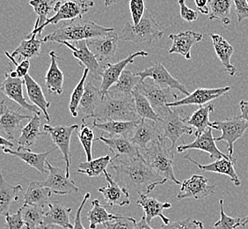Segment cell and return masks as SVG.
I'll return each mask as SVG.
<instances>
[{"label": "cell", "mask_w": 248, "mask_h": 229, "mask_svg": "<svg viewBox=\"0 0 248 229\" xmlns=\"http://www.w3.org/2000/svg\"><path fill=\"white\" fill-rule=\"evenodd\" d=\"M111 166L116 173V180L124 182L127 189L137 192L139 196L147 195L167 181L149 166L142 154L127 160L113 157Z\"/></svg>", "instance_id": "1"}, {"label": "cell", "mask_w": 248, "mask_h": 229, "mask_svg": "<svg viewBox=\"0 0 248 229\" xmlns=\"http://www.w3.org/2000/svg\"><path fill=\"white\" fill-rule=\"evenodd\" d=\"M114 31L115 29L113 28H105L93 21L83 20L82 19L78 20L75 19L71 23L62 26L53 33L44 36L43 42L58 43L61 42L75 43L104 36Z\"/></svg>", "instance_id": "2"}, {"label": "cell", "mask_w": 248, "mask_h": 229, "mask_svg": "<svg viewBox=\"0 0 248 229\" xmlns=\"http://www.w3.org/2000/svg\"><path fill=\"white\" fill-rule=\"evenodd\" d=\"M93 118L99 122L139 120L133 96L114 95L108 92L97 107Z\"/></svg>", "instance_id": "3"}, {"label": "cell", "mask_w": 248, "mask_h": 229, "mask_svg": "<svg viewBox=\"0 0 248 229\" xmlns=\"http://www.w3.org/2000/svg\"><path fill=\"white\" fill-rule=\"evenodd\" d=\"M141 153L149 166L158 175L166 178L167 181L182 185V182L177 180L173 171L174 153L172 149L167 147L165 139L153 142L145 150L141 151Z\"/></svg>", "instance_id": "4"}, {"label": "cell", "mask_w": 248, "mask_h": 229, "mask_svg": "<svg viewBox=\"0 0 248 229\" xmlns=\"http://www.w3.org/2000/svg\"><path fill=\"white\" fill-rule=\"evenodd\" d=\"M94 6V2L93 0H62L58 1L56 4L54 11L56 15L51 18L47 19V21L38 29H33L27 38H30L33 35H41L43 29L49 25L58 24L60 21L64 20H75L76 19H82L92 7Z\"/></svg>", "instance_id": "5"}, {"label": "cell", "mask_w": 248, "mask_h": 229, "mask_svg": "<svg viewBox=\"0 0 248 229\" xmlns=\"http://www.w3.org/2000/svg\"><path fill=\"white\" fill-rule=\"evenodd\" d=\"M164 31L153 19L152 14L146 10L143 19L138 26L127 22L122 30L121 37L125 41L136 43L153 44L162 38Z\"/></svg>", "instance_id": "6"}, {"label": "cell", "mask_w": 248, "mask_h": 229, "mask_svg": "<svg viewBox=\"0 0 248 229\" xmlns=\"http://www.w3.org/2000/svg\"><path fill=\"white\" fill-rule=\"evenodd\" d=\"M136 88L148 99L159 118H164L169 114L171 108H168L167 105L172 102L170 101V97L178 99V96L171 88L163 87L152 79H146L140 82Z\"/></svg>", "instance_id": "7"}, {"label": "cell", "mask_w": 248, "mask_h": 229, "mask_svg": "<svg viewBox=\"0 0 248 229\" xmlns=\"http://www.w3.org/2000/svg\"><path fill=\"white\" fill-rule=\"evenodd\" d=\"M172 110L169 112L166 117L160 118L157 121V124L158 129L162 136V139H169L172 142L171 149H173L177 141L183 135H192L194 133L193 127L186 124V119L182 118L180 115L179 110Z\"/></svg>", "instance_id": "8"}, {"label": "cell", "mask_w": 248, "mask_h": 229, "mask_svg": "<svg viewBox=\"0 0 248 229\" xmlns=\"http://www.w3.org/2000/svg\"><path fill=\"white\" fill-rule=\"evenodd\" d=\"M78 128V124H72L70 126L65 125H57L51 126L50 124H45L43 126V132L49 135L52 139L53 142L57 145V147L62 153V157L65 163V170L67 177L71 178V164L72 156L70 152V145L72 139V133Z\"/></svg>", "instance_id": "9"}, {"label": "cell", "mask_w": 248, "mask_h": 229, "mask_svg": "<svg viewBox=\"0 0 248 229\" xmlns=\"http://www.w3.org/2000/svg\"><path fill=\"white\" fill-rule=\"evenodd\" d=\"M216 125V130L222 131V136L216 138V142L225 141L228 144V153L230 157H233L234 144L243 137L245 131L248 128V123L242 119L240 116H234L232 118L224 121L213 122Z\"/></svg>", "instance_id": "10"}, {"label": "cell", "mask_w": 248, "mask_h": 229, "mask_svg": "<svg viewBox=\"0 0 248 229\" xmlns=\"http://www.w3.org/2000/svg\"><path fill=\"white\" fill-rule=\"evenodd\" d=\"M215 193V185H210L207 177L200 175H194L189 179H186L182 182L181 190L177 195V198H194L196 200H200L209 196H214Z\"/></svg>", "instance_id": "11"}, {"label": "cell", "mask_w": 248, "mask_h": 229, "mask_svg": "<svg viewBox=\"0 0 248 229\" xmlns=\"http://www.w3.org/2000/svg\"><path fill=\"white\" fill-rule=\"evenodd\" d=\"M48 169V176L45 181H42L43 185L48 188L56 195H69L74 192H78V188L75 182L67 177L66 170L55 167L46 162Z\"/></svg>", "instance_id": "12"}, {"label": "cell", "mask_w": 248, "mask_h": 229, "mask_svg": "<svg viewBox=\"0 0 248 229\" xmlns=\"http://www.w3.org/2000/svg\"><path fill=\"white\" fill-rule=\"evenodd\" d=\"M59 44H62L72 50L73 56L78 59L79 64L86 69L89 70V75L93 79L101 80V72L103 67L100 66L95 56L88 48L86 41H80L75 43L61 42Z\"/></svg>", "instance_id": "13"}, {"label": "cell", "mask_w": 248, "mask_h": 229, "mask_svg": "<svg viewBox=\"0 0 248 229\" xmlns=\"http://www.w3.org/2000/svg\"><path fill=\"white\" fill-rule=\"evenodd\" d=\"M138 57H148V52L146 51H138L130 54L129 57L124 58L115 64H107L102 68L101 72V84L100 90L102 96H105L109 90L110 87L114 86L119 81L120 77L125 71V67L134 62V59Z\"/></svg>", "instance_id": "14"}, {"label": "cell", "mask_w": 248, "mask_h": 229, "mask_svg": "<svg viewBox=\"0 0 248 229\" xmlns=\"http://www.w3.org/2000/svg\"><path fill=\"white\" fill-rule=\"evenodd\" d=\"M5 81L1 86V92L5 94L9 99L16 102L20 108L29 110L30 112H33V114L41 115L43 112L38 107L29 103V101L26 100L24 97V94H23L24 79L12 77L10 75L9 72H5Z\"/></svg>", "instance_id": "15"}, {"label": "cell", "mask_w": 248, "mask_h": 229, "mask_svg": "<svg viewBox=\"0 0 248 229\" xmlns=\"http://www.w3.org/2000/svg\"><path fill=\"white\" fill-rule=\"evenodd\" d=\"M136 74L142 79V82L146 79H152L163 87H169L172 90L176 89L186 96L190 95L185 86L174 77H172L170 72L167 71V68L160 63L156 62L153 66L146 68Z\"/></svg>", "instance_id": "16"}, {"label": "cell", "mask_w": 248, "mask_h": 229, "mask_svg": "<svg viewBox=\"0 0 248 229\" xmlns=\"http://www.w3.org/2000/svg\"><path fill=\"white\" fill-rule=\"evenodd\" d=\"M0 112V131L2 136L7 139H15L16 134L21 128L22 121L32 118L28 114H21L18 110L7 107L4 100L1 101Z\"/></svg>", "instance_id": "17"}, {"label": "cell", "mask_w": 248, "mask_h": 229, "mask_svg": "<svg viewBox=\"0 0 248 229\" xmlns=\"http://www.w3.org/2000/svg\"><path fill=\"white\" fill-rule=\"evenodd\" d=\"M231 86L219 87V88H202L199 87L194 91L189 96H186L182 100H175L173 102L168 103V108H179L182 106L204 105L211 100H216L221 96L226 95L230 90Z\"/></svg>", "instance_id": "18"}, {"label": "cell", "mask_w": 248, "mask_h": 229, "mask_svg": "<svg viewBox=\"0 0 248 229\" xmlns=\"http://www.w3.org/2000/svg\"><path fill=\"white\" fill-rule=\"evenodd\" d=\"M86 43L97 60L99 62H104L115 57L118 48L119 36L114 31L104 36L89 39L86 41Z\"/></svg>", "instance_id": "19"}, {"label": "cell", "mask_w": 248, "mask_h": 229, "mask_svg": "<svg viewBox=\"0 0 248 229\" xmlns=\"http://www.w3.org/2000/svg\"><path fill=\"white\" fill-rule=\"evenodd\" d=\"M187 150H199L210 154V159L220 160L222 158H227L226 155L222 153L216 145L215 138L212 134V128L207 129L205 132L202 134L199 137H196L195 141L189 144L183 143L177 147L178 153H183Z\"/></svg>", "instance_id": "20"}, {"label": "cell", "mask_w": 248, "mask_h": 229, "mask_svg": "<svg viewBox=\"0 0 248 229\" xmlns=\"http://www.w3.org/2000/svg\"><path fill=\"white\" fill-rule=\"evenodd\" d=\"M184 159L195 164L202 171L212 172V173L227 176L231 178L235 186L239 187L241 185V181L239 180V176L237 175L235 170V165H236L235 158L230 157V156L227 158H222L220 160H216L214 163H210L207 165H202L197 163L194 159L191 158L189 154H186Z\"/></svg>", "instance_id": "21"}, {"label": "cell", "mask_w": 248, "mask_h": 229, "mask_svg": "<svg viewBox=\"0 0 248 229\" xmlns=\"http://www.w3.org/2000/svg\"><path fill=\"white\" fill-rule=\"evenodd\" d=\"M104 177L108 181V186L102 187L98 190V192L104 197V200L109 207H123L130 204L129 193L127 188L120 186L113 180L109 173L105 171Z\"/></svg>", "instance_id": "22"}, {"label": "cell", "mask_w": 248, "mask_h": 229, "mask_svg": "<svg viewBox=\"0 0 248 229\" xmlns=\"http://www.w3.org/2000/svg\"><path fill=\"white\" fill-rule=\"evenodd\" d=\"M161 139L162 136L160 131L155 122L148 119H141V122L134 131L130 140L140 149V151H143L148 147V145Z\"/></svg>", "instance_id": "23"}, {"label": "cell", "mask_w": 248, "mask_h": 229, "mask_svg": "<svg viewBox=\"0 0 248 229\" xmlns=\"http://www.w3.org/2000/svg\"><path fill=\"white\" fill-rule=\"evenodd\" d=\"M102 141L106 144L111 153H115V158H135L141 155V151L137 146H135L130 139L125 136L116 137H104L101 135L100 138L95 139V141Z\"/></svg>", "instance_id": "24"}, {"label": "cell", "mask_w": 248, "mask_h": 229, "mask_svg": "<svg viewBox=\"0 0 248 229\" xmlns=\"http://www.w3.org/2000/svg\"><path fill=\"white\" fill-rule=\"evenodd\" d=\"M203 35L191 30L179 33H172L169 38L172 41V47L169 49V54H180L186 59L191 58V49L196 43L202 40Z\"/></svg>", "instance_id": "25"}, {"label": "cell", "mask_w": 248, "mask_h": 229, "mask_svg": "<svg viewBox=\"0 0 248 229\" xmlns=\"http://www.w3.org/2000/svg\"><path fill=\"white\" fill-rule=\"evenodd\" d=\"M48 206V212L44 215L43 225L45 228L49 229L54 226H58L63 229H73V225L70 221L72 208L66 207L59 201L49 203Z\"/></svg>", "instance_id": "26"}, {"label": "cell", "mask_w": 248, "mask_h": 229, "mask_svg": "<svg viewBox=\"0 0 248 229\" xmlns=\"http://www.w3.org/2000/svg\"><path fill=\"white\" fill-rule=\"evenodd\" d=\"M56 149L57 147L53 148L48 152L40 153H33L30 151V149H21L19 147L16 151H14L10 148H3V151L6 154H10L15 157L19 158V160L27 163L29 167H33L41 174H46L47 173V170H46L47 158Z\"/></svg>", "instance_id": "27"}, {"label": "cell", "mask_w": 248, "mask_h": 229, "mask_svg": "<svg viewBox=\"0 0 248 229\" xmlns=\"http://www.w3.org/2000/svg\"><path fill=\"white\" fill-rule=\"evenodd\" d=\"M137 205L143 208L144 211V215L146 217L147 222L150 224V222L153 220V219L158 217L162 220L164 224H169L170 220L166 217L163 211L166 209H170L172 208V204L169 202H165L161 203L160 201L157 200L154 197H151L148 195H140L139 199L137 200Z\"/></svg>", "instance_id": "28"}, {"label": "cell", "mask_w": 248, "mask_h": 229, "mask_svg": "<svg viewBox=\"0 0 248 229\" xmlns=\"http://www.w3.org/2000/svg\"><path fill=\"white\" fill-rule=\"evenodd\" d=\"M214 111V105L208 104L206 106H201L198 110H196L193 114L185 117L186 124L191 127L196 128L195 135L196 137H199L203 132H205L207 129L212 128L216 130V125L214 123L210 121V114Z\"/></svg>", "instance_id": "29"}, {"label": "cell", "mask_w": 248, "mask_h": 229, "mask_svg": "<svg viewBox=\"0 0 248 229\" xmlns=\"http://www.w3.org/2000/svg\"><path fill=\"white\" fill-rule=\"evenodd\" d=\"M212 43L214 46L216 54L218 57L220 62L226 69L231 76H235L237 68L231 62V58L234 53V49L225 39L217 33H210Z\"/></svg>", "instance_id": "30"}, {"label": "cell", "mask_w": 248, "mask_h": 229, "mask_svg": "<svg viewBox=\"0 0 248 229\" xmlns=\"http://www.w3.org/2000/svg\"><path fill=\"white\" fill-rule=\"evenodd\" d=\"M141 122V119L136 121H104L99 122L94 119L93 127L101 130L109 134V137L125 136L128 137L129 134L133 133L136 127Z\"/></svg>", "instance_id": "31"}, {"label": "cell", "mask_w": 248, "mask_h": 229, "mask_svg": "<svg viewBox=\"0 0 248 229\" xmlns=\"http://www.w3.org/2000/svg\"><path fill=\"white\" fill-rule=\"evenodd\" d=\"M50 65L45 76V84L49 93L60 96L62 95L64 76L58 66V56L54 50L49 52Z\"/></svg>", "instance_id": "32"}, {"label": "cell", "mask_w": 248, "mask_h": 229, "mask_svg": "<svg viewBox=\"0 0 248 229\" xmlns=\"http://www.w3.org/2000/svg\"><path fill=\"white\" fill-rule=\"evenodd\" d=\"M24 81L29 100L33 103V105L38 107L41 111L43 112V114H44V117L49 123L51 120L49 114H48V109L50 108V102L46 100L44 94H43V88L29 74L25 77Z\"/></svg>", "instance_id": "33"}, {"label": "cell", "mask_w": 248, "mask_h": 229, "mask_svg": "<svg viewBox=\"0 0 248 229\" xmlns=\"http://www.w3.org/2000/svg\"><path fill=\"white\" fill-rule=\"evenodd\" d=\"M102 94L100 88H97L92 82H87L85 88V94L82 98L79 110L85 114L84 119L89 117H93L97 107L102 100Z\"/></svg>", "instance_id": "34"}, {"label": "cell", "mask_w": 248, "mask_h": 229, "mask_svg": "<svg viewBox=\"0 0 248 229\" xmlns=\"http://www.w3.org/2000/svg\"><path fill=\"white\" fill-rule=\"evenodd\" d=\"M53 195L52 191L44 186L42 181H32L24 194V204L45 207Z\"/></svg>", "instance_id": "35"}, {"label": "cell", "mask_w": 248, "mask_h": 229, "mask_svg": "<svg viewBox=\"0 0 248 229\" xmlns=\"http://www.w3.org/2000/svg\"><path fill=\"white\" fill-rule=\"evenodd\" d=\"M41 117L39 114H34L29 120V124L21 129V135L18 140L19 148L31 149L34 146L39 136L45 134L41 131Z\"/></svg>", "instance_id": "36"}, {"label": "cell", "mask_w": 248, "mask_h": 229, "mask_svg": "<svg viewBox=\"0 0 248 229\" xmlns=\"http://www.w3.org/2000/svg\"><path fill=\"white\" fill-rule=\"evenodd\" d=\"M23 190L22 186L12 185L5 181L2 175L0 174V213L7 215L9 213V208L14 202H18L19 196L18 193Z\"/></svg>", "instance_id": "37"}, {"label": "cell", "mask_w": 248, "mask_h": 229, "mask_svg": "<svg viewBox=\"0 0 248 229\" xmlns=\"http://www.w3.org/2000/svg\"><path fill=\"white\" fill-rule=\"evenodd\" d=\"M142 82V79L134 74L130 70H125L120 77L119 81L115 83L114 86L110 87L108 91L110 94L121 95V96H132L135 88L139 86V83Z\"/></svg>", "instance_id": "38"}, {"label": "cell", "mask_w": 248, "mask_h": 229, "mask_svg": "<svg viewBox=\"0 0 248 229\" xmlns=\"http://www.w3.org/2000/svg\"><path fill=\"white\" fill-rule=\"evenodd\" d=\"M113 158L109 154L102 157L93 159L91 162H86L79 164L78 172L84 174L88 177H101L107 171V167L111 164Z\"/></svg>", "instance_id": "39"}, {"label": "cell", "mask_w": 248, "mask_h": 229, "mask_svg": "<svg viewBox=\"0 0 248 229\" xmlns=\"http://www.w3.org/2000/svg\"><path fill=\"white\" fill-rule=\"evenodd\" d=\"M43 43V39H38L37 35H33L30 38L22 40L18 48L11 55L15 58L19 57V60H29L30 58L38 57Z\"/></svg>", "instance_id": "40"}, {"label": "cell", "mask_w": 248, "mask_h": 229, "mask_svg": "<svg viewBox=\"0 0 248 229\" xmlns=\"http://www.w3.org/2000/svg\"><path fill=\"white\" fill-rule=\"evenodd\" d=\"M121 215L113 214L108 213L104 205L100 201L94 199L92 201V209L87 213V220L89 221V229H96L97 226L104 224L108 221L117 220Z\"/></svg>", "instance_id": "41"}, {"label": "cell", "mask_w": 248, "mask_h": 229, "mask_svg": "<svg viewBox=\"0 0 248 229\" xmlns=\"http://www.w3.org/2000/svg\"><path fill=\"white\" fill-rule=\"evenodd\" d=\"M232 2V0H210L209 19H218L224 26H229Z\"/></svg>", "instance_id": "42"}, {"label": "cell", "mask_w": 248, "mask_h": 229, "mask_svg": "<svg viewBox=\"0 0 248 229\" xmlns=\"http://www.w3.org/2000/svg\"><path fill=\"white\" fill-rule=\"evenodd\" d=\"M21 209V214L24 220L26 229H34L44 227V208L37 205L24 204Z\"/></svg>", "instance_id": "43"}, {"label": "cell", "mask_w": 248, "mask_h": 229, "mask_svg": "<svg viewBox=\"0 0 248 229\" xmlns=\"http://www.w3.org/2000/svg\"><path fill=\"white\" fill-rule=\"evenodd\" d=\"M135 100V109L138 114L139 119H148L157 123L160 119L158 114L153 110V106L151 105L148 99L140 93L137 88L132 93Z\"/></svg>", "instance_id": "44"}, {"label": "cell", "mask_w": 248, "mask_h": 229, "mask_svg": "<svg viewBox=\"0 0 248 229\" xmlns=\"http://www.w3.org/2000/svg\"><path fill=\"white\" fill-rule=\"evenodd\" d=\"M89 70L85 69L81 80L78 83L75 89L73 90L72 94V97L69 103V110L73 117H77L78 114V109L81 102L82 98L85 94V88H86V82L87 77L89 75Z\"/></svg>", "instance_id": "45"}, {"label": "cell", "mask_w": 248, "mask_h": 229, "mask_svg": "<svg viewBox=\"0 0 248 229\" xmlns=\"http://www.w3.org/2000/svg\"><path fill=\"white\" fill-rule=\"evenodd\" d=\"M78 137L81 143L82 147L86 153V162H91L93 160V143L95 141L93 131L88 127L86 124L85 119H82L81 127L78 132Z\"/></svg>", "instance_id": "46"}, {"label": "cell", "mask_w": 248, "mask_h": 229, "mask_svg": "<svg viewBox=\"0 0 248 229\" xmlns=\"http://www.w3.org/2000/svg\"><path fill=\"white\" fill-rule=\"evenodd\" d=\"M57 0H30L29 5L33 6L35 14L38 15L39 27L43 26L48 19V15L55 9Z\"/></svg>", "instance_id": "47"}, {"label": "cell", "mask_w": 248, "mask_h": 229, "mask_svg": "<svg viewBox=\"0 0 248 229\" xmlns=\"http://www.w3.org/2000/svg\"><path fill=\"white\" fill-rule=\"evenodd\" d=\"M220 220L214 224V229H236L242 226L240 218L230 217L224 210V200L220 199Z\"/></svg>", "instance_id": "48"}, {"label": "cell", "mask_w": 248, "mask_h": 229, "mask_svg": "<svg viewBox=\"0 0 248 229\" xmlns=\"http://www.w3.org/2000/svg\"><path fill=\"white\" fill-rule=\"evenodd\" d=\"M137 223V220L133 217L121 215L119 219L104 223L103 229H135Z\"/></svg>", "instance_id": "49"}, {"label": "cell", "mask_w": 248, "mask_h": 229, "mask_svg": "<svg viewBox=\"0 0 248 229\" xmlns=\"http://www.w3.org/2000/svg\"><path fill=\"white\" fill-rule=\"evenodd\" d=\"M160 229H204L202 221L186 218L184 220H176L169 224H163Z\"/></svg>", "instance_id": "50"}, {"label": "cell", "mask_w": 248, "mask_h": 229, "mask_svg": "<svg viewBox=\"0 0 248 229\" xmlns=\"http://www.w3.org/2000/svg\"><path fill=\"white\" fill-rule=\"evenodd\" d=\"M129 10H130L134 26H138L143 19V15L146 12L144 0H130Z\"/></svg>", "instance_id": "51"}, {"label": "cell", "mask_w": 248, "mask_h": 229, "mask_svg": "<svg viewBox=\"0 0 248 229\" xmlns=\"http://www.w3.org/2000/svg\"><path fill=\"white\" fill-rule=\"evenodd\" d=\"M25 225L24 220L21 214V209L15 214L5 215V229H22Z\"/></svg>", "instance_id": "52"}, {"label": "cell", "mask_w": 248, "mask_h": 229, "mask_svg": "<svg viewBox=\"0 0 248 229\" xmlns=\"http://www.w3.org/2000/svg\"><path fill=\"white\" fill-rule=\"evenodd\" d=\"M5 56L9 58L11 62L14 63L16 69H15V72L17 74L18 78H21L24 79L25 77L29 74V68H30V61L29 60H22L21 62L18 63L14 57H12V55L9 52L5 51Z\"/></svg>", "instance_id": "53"}, {"label": "cell", "mask_w": 248, "mask_h": 229, "mask_svg": "<svg viewBox=\"0 0 248 229\" xmlns=\"http://www.w3.org/2000/svg\"><path fill=\"white\" fill-rule=\"evenodd\" d=\"M178 4L181 8V16L186 22H194L198 19V14L195 10L191 9L186 5V0H179Z\"/></svg>", "instance_id": "54"}, {"label": "cell", "mask_w": 248, "mask_h": 229, "mask_svg": "<svg viewBox=\"0 0 248 229\" xmlns=\"http://www.w3.org/2000/svg\"><path fill=\"white\" fill-rule=\"evenodd\" d=\"M232 1L236 8L238 23H240L243 19L248 18V1L247 0H232Z\"/></svg>", "instance_id": "55"}, {"label": "cell", "mask_w": 248, "mask_h": 229, "mask_svg": "<svg viewBox=\"0 0 248 229\" xmlns=\"http://www.w3.org/2000/svg\"><path fill=\"white\" fill-rule=\"evenodd\" d=\"M90 196H91V194L88 193V192L84 196V198H83L81 202V205L78 208V211H77L75 220H74V225H73V229H86V228L82 224L81 214L82 212L86 206V202L89 200Z\"/></svg>", "instance_id": "56"}, {"label": "cell", "mask_w": 248, "mask_h": 229, "mask_svg": "<svg viewBox=\"0 0 248 229\" xmlns=\"http://www.w3.org/2000/svg\"><path fill=\"white\" fill-rule=\"evenodd\" d=\"M210 0H195L198 11L202 15H210Z\"/></svg>", "instance_id": "57"}, {"label": "cell", "mask_w": 248, "mask_h": 229, "mask_svg": "<svg viewBox=\"0 0 248 229\" xmlns=\"http://www.w3.org/2000/svg\"><path fill=\"white\" fill-rule=\"evenodd\" d=\"M239 106H240V110H241V115H239V116L248 123V100H241L239 102Z\"/></svg>", "instance_id": "58"}, {"label": "cell", "mask_w": 248, "mask_h": 229, "mask_svg": "<svg viewBox=\"0 0 248 229\" xmlns=\"http://www.w3.org/2000/svg\"><path fill=\"white\" fill-rule=\"evenodd\" d=\"M153 229L146 220L145 215H143V217L141 218V220H139V222L137 223L136 229Z\"/></svg>", "instance_id": "59"}, {"label": "cell", "mask_w": 248, "mask_h": 229, "mask_svg": "<svg viewBox=\"0 0 248 229\" xmlns=\"http://www.w3.org/2000/svg\"><path fill=\"white\" fill-rule=\"evenodd\" d=\"M0 140H1V146L3 148H13L14 147V144L9 141V139H5V137L1 136L0 137Z\"/></svg>", "instance_id": "60"}, {"label": "cell", "mask_w": 248, "mask_h": 229, "mask_svg": "<svg viewBox=\"0 0 248 229\" xmlns=\"http://www.w3.org/2000/svg\"><path fill=\"white\" fill-rule=\"evenodd\" d=\"M105 1V5L108 7V6H110V5H113V4H115L116 2H118L119 0H104Z\"/></svg>", "instance_id": "61"}, {"label": "cell", "mask_w": 248, "mask_h": 229, "mask_svg": "<svg viewBox=\"0 0 248 229\" xmlns=\"http://www.w3.org/2000/svg\"><path fill=\"white\" fill-rule=\"evenodd\" d=\"M241 222H242V226H243V227L248 224V215L247 217H245V218H243V219L241 220Z\"/></svg>", "instance_id": "62"}, {"label": "cell", "mask_w": 248, "mask_h": 229, "mask_svg": "<svg viewBox=\"0 0 248 229\" xmlns=\"http://www.w3.org/2000/svg\"><path fill=\"white\" fill-rule=\"evenodd\" d=\"M47 229V228H45V227H42V228H37V229Z\"/></svg>", "instance_id": "63"}, {"label": "cell", "mask_w": 248, "mask_h": 229, "mask_svg": "<svg viewBox=\"0 0 248 229\" xmlns=\"http://www.w3.org/2000/svg\"><path fill=\"white\" fill-rule=\"evenodd\" d=\"M247 1H248V0H247Z\"/></svg>", "instance_id": "64"}]
</instances>
